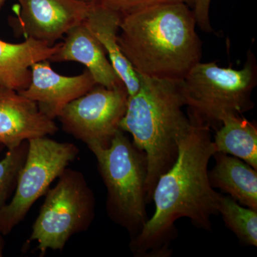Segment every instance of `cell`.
<instances>
[{
  "instance_id": "obj_1",
  "label": "cell",
  "mask_w": 257,
  "mask_h": 257,
  "mask_svg": "<svg viewBox=\"0 0 257 257\" xmlns=\"http://www.w3.org/2000/svg\"><path fill=\"white\" fill-rule=\"evenodd\" d=\"M191 122L190 130L179 145L177 160L160 176L154 189L153 215L130 241L135 256H167L179 219L188 218L196 227L209 231L211 217L219 214L221 194L211 187L208 175L209 160L216 152L211 128Z\"/></svg>"
},
{
  "instance_id": "obj_2",
  "label": "cell",
  "mask_w": 257,
  "mask_h": 257,
  "mask_svg": "<svg viewBox=\"0 0 257 257\" xmlns=\"http://www.w3.org/2000/svg\"><path fill=\"white\" fill-rule=\"evenodd\" d=\"M197 26L188 5H157L123 15L118 44L140 75L180 81L202 59Z\"/></svg>"
},
{
  "instance_id": "obj_3",
  "label": "cell",
  "mask_w": 257,
  "mask_h": 257,
  "mask_svg": "<svg viewBox=\"0 0 257 257\" xmlns=\"http://www.w3.org/2000/svg\"><path fill=\"white\" fill-rule=\"evenodd\" d=\"M140 89L128 96L120 130L130 133L133 143L146 155L147 204L161 175L175 163L179 147L192 122L183 111L182 80L144 77Z\"/></svg>"
},
{
  "instance_id": "obj_4",
  "label": "cell",
  "mask_w": 257,
  "mask_h": 257,
  "mask_svg": "<svg viewBox=\"0 0 257 257\" xmlns=\"http://www.w3.org/2000/svg\"><path fill=\"white\" fill-rule=\"evenodd\" d=\"M98 170L107 190L106 211L124 228L131 239L140 234L147 221V162L143 150L119 130L106 147L92 145Z\"/></svg>"
},
{
  "instance_id": "obj_5",
  "label": "cell",
  "mask_w": 257,
  "mask_h": 257,
  "mask_svg": "<svg viewBox=\"0 0 257 257\" xmlns=\"http://www.w3.org/2000/svg\"><path fill=\"white\" fill-rule=\"evenodd\" d=\"M246 56L240 69L200 62L189 71L182 79V94L191 121L216 130L226 115L242 114L253 109L257 62L251 50Z\"/></svg>"
},
{
  "instance_id": "obj_6",
  "label": "cell",
  "mask_w": 257,
  "mask_h": 257,
  "mask_svg": "<svg viewBox=\"0 0 257 257\" xmlns=\"http://www.w3.org/2000/svg\"><path fill=\"white\" fill-rule=\"evenodd\" d=\"M95 197L84 175L66 168L45 194L30 241H36L40 256L60 250L73 235L87 231L95 215Z\"/></svg>"
},
{
  "instance_id": "obj_7",
  "label": "cell",
  "mask_w": 257,
  "mask_h": 257,
  "mask_svg": "<svg viewBox=\"0 0 257 257\" xmlns=\"http://www.w3.org/2000/svg\"><path fill=\"white\" fill-rule=\"evenodd\" d=\"M28 152L19 175L14 195L0 208V229L8 235L26 216L39 198L75 160L79 150L73 143H59L47 136L28 140Z\"/></svg>"
},
{
  "instance_id": "obj_8",
  "label": "cell",
  "mask_w": 257,
  "mask_h": 257,
  "mask_svg": "<svg viewBox=\"0 0 257 257\" xmlns=\"http://www.w3.org/2000/svg\"><path fill=\"white\" fill-rule=\"evenodd\" d=\"M128 94L124 84L106 88L96 84L69 103L59 115L62 130L87 145L106 147L120 130Z\"/></svg>"
},
{
  "instance_id": "obj_9",
  "label": "cell",
  "mask_w": 257,
  "mask_h": 257,
  "mask_svg": "<svg viewBox=\"0 0 257 257\" xmlns=\"http://www.w3.org/2000/svg\"><path fill=\"white\" fill-rule=\"evenodd\" d=\"M15 9L18 32L26 38L50 46L70 29L84 23L92 3L82 0H18Z\"/></svg>"
},
{
  "instance_id": "obj_10",
  "label": "cell",
  "mask_w": 257,
  "mask_h": 257,
  "mask_svg": "<svg viewBox=\"0 0 257 257\" xmlns=\"http://www.w3.org/2000/svg\"><path fill=\"white\" fill-rule=\"evenodd\" d=\"M31 72L30 85L19 92L35 101L40 110L53 120L58 117L69 103L97 84L87 69L79 75L67 77L57 73L48 60L34 64Z\"/></svg>"
},
{
  "instance_id": "obj_11",
  "label": "cell",
  "mask_w": 257,
  "mask_h": 257,
  "mask_svg": "<svg viewBox=\"0 0 257 257\" xmlns=\"http://www.w3.org/2000/svg\"><path fill=\"white\" fill-rule=\"evenodd\" d=\"M57 130L55 121L45 116L35 101L14 89L0 87V145L11 150Z\"/></svg>"
},
{
  "instance_id": "obj_12",
  "label": "cell",
  "mask_w": 257,
  "mask_h": 257,
  "mask_svg": "<svg viewBox=\"0 0 257 257\" xmlns=\"http://www.w3.org/2000/svg\"><path fill=\"white\" fill-rule=\"evenodd\" d=\"M65 35L64 42L49 62H77L84 64L96 84L109 89L124 84L106 57L100 42L84 22L70 29Z\"/></svg>"
},
{
  "instance_id": "obj_13",
  "label": "cell",
  "mask_w": 257,
  "mask_h": 257,
  "mask_svg": "<svg viewBox=\"0 0 257 257\" xmlns=\"http://www.w3.org/2000/svg\"><path fill=\"white\" fill-rule=\"evenodd\" d=\"M60 45L50 46L32 38H26L19 44L0 40V87L18 92L25 90L31 82L32 66L41 61H49Z\"/></svg>"
},
{
  "instance_id": "obj_14",
  "label": "cell",
  "mask_w": 257,
  "mask_h": 257,
  "mask_svg": "<svg viewBox=\"0 0 257 257\" xmlns=\"http://www.w3.org/2000/svg\"><path fill=\"white\" fill-rule=\"evenodd\" d=\"M122 15L117 12L92 3L85 23L109 57L113 68L124 84L128 96L136 94L140 87L139 74L123 55L117 37Z\"/></svg>"
},
{
  "instance_id": "obj_15",
  "label": "cell",
  "mask_w": 257,
  "mask_h": 257,
  "mask_svg": "<svg viewBox=\"0 0 257 257\" xmlns=\"http://www.w3.org/2000/svg\"><path fill=\"white\" fill-rule=\"evenodd\" d=\"M209 182L244 207L257 211V172L237 157L215 152Z\"/></svg>"
},
{
  "instance_id": "obj_16",
  "label": "cell",
  "mask_w": 257,
  "mask_h": 257,
  "mask_svg": "<svg viewBox=\"0 0 257 257\" xmlns=\"http://www.w3.org/2000/svg\"><path fill=\"white\" fill-rule=\"evenodd\" d=\"M213 144L216 152L237 157L257 170L256 124L241 114L223 117Z\"/></svg>"
},
{
  "instance_id": "obj_17",
  "label": "cell",
  "mask_w": 257,
  "mask_h": 257,
  "mask_svg": "<svg viewBox=\"0 0 257 257\" xmlns=\"http://www.w3.org/2000/svg\"><path fill=\"white\" fill-rule=\"evenodd\" d=\"M219 214L241 243L257 246V211L241 205L229 195L221 194Z\"/></svg>"
},
{
  "instance_id": "obj_18",
  "label": "cell",
  "mask_w": 257,
  "mask_h": 257,
  "mask_svg": "<svg viewBox=\"0 0 257 257\" xmlns=\"http://www.w3.org/2000/svg\"><path fill=\"white\" fill-rule=\"evenodd\" d=\"M28 147V141H25L20 146L8 150L4 158L0 160V208L8 203L15 192L19 175L26 160Z\"/></svg>"
},
{
  "instance_id": "obj_19",
  "label": "cell",
  "mask_w": 257,
  "mask_h": 257,
  "mask_svg": "<svg viewBox=\"0 0 257 257\" xmlns=\"http://www.w3.org/2000/svg\"><path fill=\"white\" fill-rule=\"evenodd\" d=\"M194 1L195 0H94L93 3L117 12L123 16L157 5L173 3H184L193 8Z\"/></svg>"
},
{
  "instance_id": "obj_20",
  "label": "cell",
  "mask_w": 257,
  "mask_h": 257,
  "mask_svg": "<svg viewBox=\"0 0 257 257\" xmlns=\"http://www.w3.org/2000/svg\"><path fill=\"white\" fill-rule=\"evenodd\" d=\"M211 1V0H195L193 6L197 26L202 31L207 33L213 32L209 19Z\"/></svg>"
},
{
  "instance_id": "obj_21",
  "label": "cell",
  "mask_w": 257,
  "mask_h": 257,
  "mask_svg": "<svg viewBox=\"0 0 257 257\" xmlns=\"http://www.w3.org/2000/svg\"><path fill=\"white\" fill-rule=\"evenodd\" d=\"M3 236L4 235L2 234L1 229H0V257L3 256V251H4V239Z\"/></svg>"
},
{
  "instance_id": "obj_22",
  "label": "cell",
  "mask_w": 257,
  "mask_h": 257,
  "mask_svg": "<svg viewBox=\"0 0 257 257\" xmlns=\"http://www.w3.org/2000/svg\"><path fill=\"white\" fill-rule=\"evenodd\" d=\"M7 0H0V10L3 8V7L4 6L5 3H6Z\"/></svg>"
},
{
  "instance_id": "obj_23",
  "label": "cell",
  "mask_w": 257,
  "mask_h": 257,
  "mask_svg": "<svg viewBox=\"0 0 257 257\" xmlns=\"http://www.w3.org/2000/svg\"><path fill=\"white\" fill-rule=\"evenodd\" d=\"M82 1L87 2V3H93L94 0H82Z\"/></svg>"
}]
</instances>
